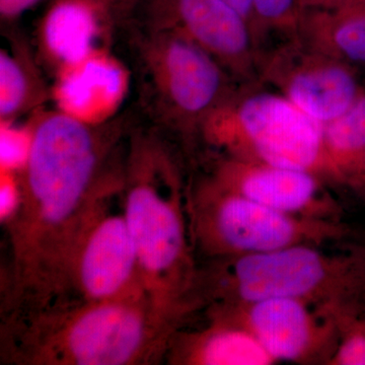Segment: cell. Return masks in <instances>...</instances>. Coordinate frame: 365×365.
I'll use <instances>...</instances> for the list:
<instances>
[{"label":"cell","instance_id":"6da1fadb","mask_svg":"<svg viewBox=\"0 0 365 365\" xmlns=\"http://www.w3.org/2000/svg\"><path fill=\"white\" fill-rule=\"evenodd\" d=\"M29 118L34 138L21 175V201L4 223L9 255L1 318L68 304L72 253L98 202L123 184L135 120L122 112L93 126L46 107Z\"/></svg>","mask_w":365,"mask_h":365},{"label":"cell","instance_id":"7a4b0ae2","mask_svg":"<svg viewBox=\"0 0 365 365\" xmlns=\"http://www.w3.org/2000/svg\"><path fill=\"white\" fill-rule=\"evenodd\" d=\"M173 138L134 122L124 165L123 205L144 287L155 307L184 323L197 307L198 264L190 237L187 187Z\"/></svg>","mask_w":365,"mask_h":365},{"label":"cell","instance_id":"3957f363","mask_svg":"<svg viewBox=\"0 0 365 365\" xmlns=\"http://www.w3.org/2000/svg\"><path fill=\"white\" fill-rule=\"evenodd\" d=\"M184 323L150 297L71 302L1 319L0 361L9 365H150L165 361Z\"/></svg>","mask_w":365,"mask_h":365},{"label":"cell","instance_id":"277c9868","mask_svg":"<svg viewBox=\"0 0 365 365\" xmlns=\"http://www.w3.org/2000/svg\"><path fill=\"white\" fill-rule=\"evenodd\" d=\"M294 299L343 322L365 318V245L340 253L299 245L198 265L194 299L211 304Z\"/></svg>","mask_w":365,"mask_h":365},{"label":"cell","instance_id":"5b68a950","mask_svg":"<svg viewBox=\"0 0 365 365\" xmlns=\"http://www.w3.org/2000/svg\"><path fill=\"white\" fill-rule=\"evenodd\" d=\"M122 33L145 123L172 138L193 140L206 118L230 96L227 71L181 36L150 30L134 21Z\"/></svg>","mask_w":365,"mask_h":365},{"label":"cell","instance_id":"8992f818","mask_svg":"<svg viewBox=\"0 0 365 365\" xmlns=\"http://www.w3.org/2000/svg\"><path fill=\"white\" fill-rule=\"evenodd\" d=\"M186 209L194 253L206 260L268 253L299 245L322 247L352 235L340 220L274 210L223 188L210 177L187 187Z\"/></svg>","mask_w":365,"mask_h":365},{"label":"cell","instance_id":"52a82bcc","mask_svg":"<svg viewBox=\"0 0 365 365\" xmlns=\"http://www.w3.org/2000/svg\"><path fill=\"white\" fill-rule=\"evenodd\" d=\"M198 138L227 157L346 182L329 157L324 125L285 96L258 93L235 101L230 95L206 118Z\"/></svg>","mask_w":365,"mask_h":365},{"label":"cell","instance_id":"ba28073f","mask_svg":"<svg viewBox=\"0 0 365 365\" xmlns=\"http://www.w3.org/2000/svg\"><path fill=\"white\" fill-rule=\"evenodd\" d=\"M123 184L98 202L79 235L69 265V302L148 297L125 217Z\"/></svg>","mask_w":365,"mask_h":365},{"label":"cell","instance_id":"9c48e42d","mask_svg":"<svg viewBox=\"0 0 365 365\" xmlns=\"http://www.w3.org/2000/svg\"><path fill=\"white\" fill-rule=\"evenodd\" d=\"M207 318L244 327L277 362L329 364L340 339L339 319L294 299L211 304Z\"/></svg>","mask_w":365,"mask_h":365},{"label":"cell","instance_id":"30bf717a","mask_svg":"<svg viewBox=\"0 0 365 365\" xmlns=\"http://www.w3.org/2000/svg\"><path fill=\"white\" fill-rule=\"evenodd\" d=\"M133 21L195 43L227 71L248 61L251 26L220 0H143Z\"/></svg>","mask_w":365,"mask_h":365},{"label":"cell","instance_id":"8fae6325","mask_svg":"<svg viewBox=\"0 0 365 365\" xmlns=\"http://www.w3.org/2000/svg\"><path fill=\"white\" fill-rule=\"evenodd\" d=\"M125 26L113 0H50L32 43L41 66L53 78L91 53L112 48Z\"/></svg>","mask_w":365,"mask_h":365},{"label":"cell","instance_id":"7c38bea8","mask_svg":"<svg viewBox=\"0 0 365 365\" xmlns=\"http://www.w3.org/2000/svg\"><path fill=\"white\" fill-rule=\"evenodd\" d=\"M209 177L223 188L274 210L339 220V205L322 193L321 179L306 170L227 157L215 163Z\"/></svg>","mask_w":365,"mask_h":365},{"label":"cell","instance_id":"4fadbf2b","mask_svg":"<svg viewBox=\"0 0 365 365\" xmlns=\"http://www.w3.org/2000/svg\"><path fill=\"white\" fill-rule=\"evenodd\" d=\"M132 83L131 67L104 48L57 72L50 102L62 114L98 126L121 114Z\"/></svg>","mask_w":365,"mask_h":365},{"label":"cell","instance_id":"5bb4252c","mask_svg":"<svg viewBox=\"0 0 365 365\" xmlns=\"http://www.w3.org/2000/svg\"><path fill=\"white\" fill-rule=\"evenodd\" d=\"M195 331L179 329L173 335L165 361L172 365H272L275 360L244 327L207 318Z\"/></svg>","mask_w":365,"mask_h":365},{"label":"cell","instance_id":"9a60e30c","mask_svg":"<svg viewBox=\"0 0 365 365\" xmlns=\"http://www.w3.org/2000/svg\"><path fill=\"white\" fill-rule=\"evenodd\" d=\"M285 97L319 123L326 125L347 111L361 91L349 69L330 59H314L289 71Z\"/></svg>","mask_w":365,"mask_h":365},{"label":"cell","instance_id":"2e32d148","mask_svg":"<svg viewBox=\"0 0 365 365\" xmlns=\"http://www.w3.org/2000/svg\"><path fill=\"white\" fill-rule=\"evenodd\" d=\"M6 26V46L0 50V121H14L45 108L51 83L37 58L33 43L24 34Z\"/></svg>","mask_w":365,"mask_h":365},{"label":"cell","instance_id":"e0dca14e","mask_svg":"<svg viewBox=\"0 0 365 365\" xmlns=\"http://www.w3.org/2000/svg\"><path fill=\"white\" fill-rule=\"evenodd\" d=\"M329 157L346 182L365 181V95L341 116L324 125Z\"/></svg>","mask_w":365,"mask_h":365},{"label":"cell","instance_id":"ac0fdd59","mask_svg":"<svg viewBox=\"0 0 365 365\" xmlns=\"http://www.w3.org/2000/svg\"><path fill=\"white\" fill-rule=\"evenodd\" d=\"M299 21L318 26L319 32L330 33L331 47L342 58L365 64L364 2L337 9H302Z\"/></svg>","mask_w":365,"mask_h":365},{"label":"cell","instance_id":"d6986e66","mask_svg":"<svg viewBox=\"0 0 365 365\" xmlns=\"http://www.w3.org/2000/svg\"><path fill=\"white\" fill-rule=\"evenodd\" d=\"M34 131L30 118L25 121H0V170L23 174L33 146Z\"/></svg>","mask_w":365,"mask_h":365},{"label":"cell","instance_id":"ffe728a7","mask_svg":"<svg viewBox=\"0 0 365 365\" xmlns=\"http://www.w3.org/2000/svg\"><path fill=\"white\" fill-rule=\"evenodd\" d=\"M330 365H365V318L341 327L339 342Z\"/></svg>","mask_w":365,"mask_h":365},{"label":"cell","instance_id":"44dd1931","mask_svg":"<svg viewBox=\"0 0 365 365\" xmlns=\"http://www.w3.org/2000/svg\"><path fill=\"white\" fill-rule=\"evenodd\" d=\"M257 24L294 26L299 23V0H254Z\"/></svg>","mask_w":365,"mask_h":365},{"label":"cell","instance_id":"7402d4cb","mask_svg":"<svg viewBox=\"0 0 365 365\" xmlns=\"http://www.w3.org/2000/svg\"><path fill=\"white\" fill-rule=\"evenodd\" d=\"M21 193L20 175L9 170H0V220L2 225L9 222L18 210Z\"/></svg>","mask_w":365,"mask_h":365},{"label":"cell","instance_id":"603a6c76","mask_svg":"<svg viewBox=\"0 0 365 365\" xmlns=\"http://www.w3.org/2000/svg\"><path fill=\"white\" fill-rule=\"evenodd\" d=\"M42 0H0V19L4 26H11L26 11Z\"/></svg>","mask_w":365,"mask_h":365},{"label":"cell","instance_id":"cb8c5ba5","mask_svg":"<svg viewBox=\"0 0 365 365\" xmlns=\"http://www.w3.org/2000/svg\"><path fill=\"white\" fill-rule=\"evenodd\" d=\"M360 2L365 0H299V6L302 11L306 9H337Z\"/></svg>","mask_w":365,"mask_h":365},{"label":"cell","instance_id":"d4e9b609","mask_svg":"<svg viewBox=\"0 0 365 365\" xmlns=\"http://www.w3.org/2000/svg\"><path fill=\"white\" fill-rule=\"evenodd\" d=\"M228 6L237 11L245 19L250 26L256 25V16H255L254 0H220Z\"/></svg>","mask_w":365,"mask_h":365},{"label":"cell","instance_id":"484cf974","mask_svg":"<svg viewBox=\"0 0 365 365\" xmlns=\"http://www.w3.org/2000/svg\"><path fill=\"white\" fill-rule=\"evenodd\" d=\"M125 23H129L134 18L143 0H113Z\"/></svg>","mask_w":365,"mask_h":365},{"label":"cell","instance_id":"4316f807","mask_svg":"<svg viewBox=\"0 0 365 365\" xmlns=\"http://www.w3.org/2000/svg\"><path fill=\"white\" fill-rule=\"evenodd\" d=\"M364 4H365V2H364Z\"/></svg>","mask_w":365,"mask_h":365}]
</instances>
